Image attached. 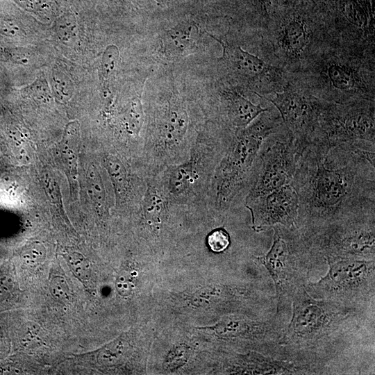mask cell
I'll return each instance as SVG.
<instances>
[{
	"label": "cell",
	"mask_w": 375,
	"mask_h": 375,
	"mask_svg": "<svg viewBox=\"0 0 375 375\" xmlns=\"http://www.w3.org/2000/svg\"><path fill=\"white\" fill-rule=\"evenodd\" d=\"M244 204L251 213V228L256 232L276 225L295 226L299 201L290 183L264 196L245 201Z\"/></svg>",
	"instance_id": "cell-11"
},
{
	"label": "cell",
	"mask_w": 375,
	"mask_h": 375,
	"mask_svg": "<svg viewBox=\"0 0 375 375\" xmlns=\"http://www.w3.org/2000/svg\"><path fill=\"white\" fill-rule=\"evenodd\" d=\"M218 40L223 47V58L238 72L249 77L267 74L273 67L258 57L246 51L238 45Z\"/></svg>",
	"instance_id": "cell-15"
},
{
	"label": "cell",
	"mask_w": 375,
	"mask_h": 375,
	"mask_svg": "<svg viewBox=\"0 0 375 375\" xmlns=\"http://www.w3.org/2000/svg\"><path fill=\"white\" fill-rule=\"evenodd\" d=\"M280 119V115H272L268 110L247 126L235 128L211 179L208 197L210 215H222L244 199L261 144L269 135L278 131Z\"/></svg>",
	"instance_id": "cell-2"
},
{
	"label": "cell",
	"mask_w": 375,
	"mask_h": 375,
	"mask_svg": "<svg viewBox=\"0 0 375 375\" xmlns=\"http://www.w3.org/2000/svg\"><path fill=\"white\" fill-rule=\"evenodd\" d=\"M300 234L317 263L375 258L374 215L334 222Z\"/></svg>",
	"instance_id": "cell-6"
},
{
	"label": "cell",
	"mask_w": 375,
	"mask_h": 375,
	"mask_svg": "<svg viewBox=\"0 0 375 375\" xmlns=\"http://www.w3.org/2000/svg\"><path fill=\"white\" fill-rule=\"evenodd\" d=\"M327 274L315 283L308 282L307 292L312 297L340 303L360 310L374 303L375 259L326 260Z\"/></svg>",
	"instance_id": "cell-7"
},
{
	"label": "cell",
	"mask_w": 375,
	"mask_h": 375,
	"mask_svg": "<svg viewBox=\"0 0 375 375\" xmlns=\"http://www.w3.org/2000/svg\"><path fill=\"white\" fill-rule=\"evenodd\" d=\"M66 260L74 274L83 281L89 278L90 265L88 259L81 253L73 251L67 253Z\"/></svg>",
	"instance_id": "cell-24"
},
{
	"label": "cell",
	"mask_w": 375,
	"mask_h": 375,
	"mask_svg": "<svg viewBox=\"0 0 375 375\" xmlns=\"http://www.w3.org/2000/svg\"><path fill=\"white\" fill-rule=\"evenodd\" d=\"M292 317L281 344L289 348L320 354L319 351L338 335L357 310L340 303L311 297L305 287L294 295Z\"/></svg>",
	"instance_id": "cell-4"
},
{
	"label": "cell",
	"mask_w": 375,
	"mask_h": 375,
	"mask_svg": "<svg viewBox=\"0 0 375 375\" xmlns=\"http://www.w3.org/2000/svg\"><path fill=\"white\" fill-rule=\"evenodd\" d=\"M79 138L78 122L77 120L69 122L65 126L60 149L64 165L72 176L76 174L77 147Z\"/></svg>",
	"instance_id": "cell-16"
},
{
	"label": "cell",
	"mask_w": 375,
	"mask_h": 375,
	"mask_svg": "<svg viewBox=\"0 0 375 375\" xmlns=\"http://www.w3.org/2000/svg\"><path fill=\"white\" fill-rule=\"evenodd\" d=\"M119 50L115 44L108 45L101 56V75L105 82L113 76L119 60Z\"/></svg>",
	"instance_id": "cell-21"
},
{
	"label": "cell",
	"mask_w": 375,
	"mask_h": 375,
	"mask_svg": "<svg viewBox=\"0 0 375 375\" xmlns=\"http://www.w3.org/2000/svg\"><path fill=\"white\" fill-rule=\"evenodd\" d=\"M272 228L274 234L269 251L254 257V260L271 276L276 290L275 313L284 318L291 308L294 295L308 282L317 262L295 227L276 225Z\"/></svg>",
	"instance_id": "cell-5"
},
{
	"label": "cell",
	"mask_w": 375,
	"mask_h": 375,
	"mask_svg": "<svg viewBox=\"0 0 375 375\" xmlns=\"http://www.w3.org/2000/svg\"><path fill=\"white\" fill-rule=\"evenodd\" d=\"M115 286L120 295L129 296L133 290L132 278L126 272H121L116 279Z\"/></svg>",
	"instance_id": "cell-29"
},
{
	"label": "cell",
	"mask_w": 375,
	"mask_h": 375,
	"mask_svg": "<svg viewBox=\"0 0 375 375\" xmlns=\"http://www.w3.org/2000/svg\"><path fill=\"white\" fill-rule=\"evenodd\" d=\"M374 151L365 142L304 149L290 183L299 197L300 233L374 215Z\"/></svg>",
	"instance_id": "cell-1"
},
{
	"label": "cell",
	"mask_w": 375,
	"mask_h": 375,
	"mask_svg": "<svg viewBox=\"0 0 375 375\" xmlns=\"http://www.w3.org/2000/svg\"><path fill=\"white\" fill-rule=\"evenodd\" d=\"M231 137L232 133L215 130L200 132L185 161L153 176L165 197L197 216L210 215L208 197L211 179Z\"/></svg>",
	"instance_id": "cell-3"
},
{
	"label": "cell",
	"mask_w": 375,
	"mask_h": 375,
	"mask_svg": "<svg viewBox=\"0 0 375 375\" xmlns=\"http://www.w3.org/2000/svg\"><path fill=\"white\" fill-rule=\"evenodd\" d=\"M210 249L215 253L226 250L230 244L228 233L223 228H219L211 231L206 240Z\"/></svg>",
	"instance_id": "cell-27"
},
{
	"label": "cell",
	"mask_w": 375,
	"mask_h": 375,
	"mask_svg": "<svg viewBox=\"0 0 375 375\" xmlns=\"http://www.w3.org/2000/svg\"><path fill=\"white\" fill-rule=\"evenodd\" d=\"M308 40L306 28L301 21L293 19L284 26L282 43L289 53H300L307 44Z\"/></svg>",
	"instance_id": "cell-17"
},
{
	"label": "cell",
	"mask_w": 375,
	"mask_h": 375,
	"mask_svg": "<svg viewBox=\"0 0 375 375\" xmlns=\"http://www.w3.org/2000/svg\"><path fill=\"white\" fill-rule=\"evenodd\" d=\"M223 98L225 117L235 128L247 126L261 113L269 110L260 104L253 103L235 90L226 92Z\"/></svg>",
	"instance_id": "cell-14"
},
{
	"label": "cell",
	"mask_w": 375,
	"mask_h": 375,
	"mask_svg": "<svg viewBox=\"0 0 375 375\" xmlns=\"http://www.w3.org/2000/svg\"><path fill=\"white\" fill-rule=\"evenodd\" d=\"M119 344H115L102 349L98 355L99 362L103 365L112 362L116 357L115 355L119 352L120 348Z\"/></svg>",
	"instance_id": "cell-30"
},
{
	"label": "cell",
	"mask_w": 375,
	"mask_h": 375,
	"mask_svg": "<svg viewBox=\"0 0 375 375\" xmlns=\"http://www.w3.org/2000/svg\"><path fill=\"white\" fill-rule=\"evenodd\" d=\"M327 74L331 83L338 90H350L357 85L355 72L344 65H330L327 69Z\"/></svg>",
	"instance_id": "cell-20"
},
{
	"label": "cell",
	"mask_w": 375,
	"mask_h": 375,
	"mask_svg": "<svg viewBox=\"0 0 375 375\" xmlns=\"http://www.w3.org/2000/svg\"><path fill=\"white\" fill-rule=\"evenodd\" d=\"M24 92L35 101L42 103H50L53 94L48 81L43 77L37 78L24 88Z\"/></svg>",
	"instance_id": "cell-22"
},
{
	"label": "cell",
	"mask_w": 375,
	"mask_h": 375,
	"mask_svg": "<svg viewBox=\"0 0 375 375\" xmlns=\"http://www.w3.org/2000/svg\"><path fill=\"white\" fill-rule=\"evenodd\" d=\"M53 97L60 103H67L72 98L74 85L70 77L62 70L54 68L50 79Z\"/></svg>",
	"instance_id": "cell-19"
},
{
	"label": "cell",
	"mask_w": 375,
	"mask_h": 375,
	"mask_svg": "<svg viewBox=\"0 0 375 375\" xmlns=\"http://www.w3.org/2000/svg\"><path fill=\"white\" fill-rule=\"evenodd\" d=\"M299 151L287 130L269 135L262 143L253 162L243 202L271 193L292 181Z\"/></svg>",
	"instance_id": "cell-8"
},
{
	"label": "cell",
	"mask_w": 375,
	"mask_h": 375,
	"mask_svg": "<svg viewBox=\"0 0 375 375\" xmlns=\"http://www.w3.org/2000/svg\"><path fill=\"white\" fill-rule=\"evenodd\" d=\"M198 33V27L191 22L181 23L165 31L160 37L162 53L170 60L188 56L196 47Z\"/></svg>",
	"instance_id": "cell-13"
},
{
	"label": "cell",
	"mask_w": 375,
	"mask_h": 375,
	"mask_svg": "<svg viewBox=\"0 0 375 375\" xmlns=\"http://www.w3.org/2000/svg\"><path fill=\"white\" fill-rule=\"evenodd\" d=\"M53 28L61 43L67 47L75 44L78 35V26L74 13L66 12L57 17Z\"/></svg>",
	"instance_id": "cell-18"
},
{
	"label": "cell",
	"mask_w": 375,
	"mask_h": 375,
	"mask_svg": "<svg viewBox=\"0 0 375 375\" xmlns=\"http://www.w3.org/2000/svg\"><path fill=\"white\" fill-rule=\"evenodd\" d=\"M103 165L114 189L115 206H133L137 210L144 198L147 178L138 172L133 174L121 157L114 153L103 156Z\"/></svg>",
	"instance_id": "cell-12"
},
{
	"label": "cell",
	"mask_w": 375,
	"mask_h": 375,
	"mask_svg": "<svg viewBox=\"0 0 375 375\" xmlns=\"http://www.w3.org/2000/svg\"><path fill=\"white\" fill-rule=\"evenodd\" d=\"M13 1L22 8L31 12H37L44 8L42 0H13Z\"/></svg>",
	"instance_id": "cell-31"
},
{
	"label": "cell",
	"mask_w": 375,
	"mask_h": 375,
	"mask_svg": "<svg viewBox=\"0 0 375 375\" xmlns=\"http://www.w3.org/2000/svg\"><path fill=\"white\" fill-rule=\"evenodd\" d=\"M22 258L24 262L28 265L41 264L46 258V249L42 244H30L23 251Z\"/></svg>",
	"instance_id": "cell-28"
},
{
	"label": "cell",
	"mask_w": 375,
	"mask_h": 375,
	"mask_svg": "<svg viewBox=\"0 0 375 375\" xmlns=\"http://www.w3.org/2000/svg\"><path fill=\"white\" fill-rule=\"evenodd\" d=\"M279 112L287 130L294 137L299 156L312 142L324 106L291 89L269 99Z\"/></svg>",
	"instance_id": "cell-10"
},
{
	"label": "cell",
	"mask_w": 375,
	"mask_h": 375,
	"mask_svg": "<svg viewBox=\"0 0 375 375\" xmlns=\"http://www.w3.org/2000/svg\"><path fill=\"white\" fill-rule=\"evenodd\" d=\"M0 55L3 60L12 64L27 66L33 60V53L24 47H7L1 49Z\"/></svg>",
	"instance_id": "cell-23"
},
{
	"label": "cell",
	"mask_w": 375,
	"mask_h": 375,
	"mask_svg": "<svg viewBox=\"0 0 375 375\" xmlns=\"http://www.w3.org/2000/svg\"><path fill=\"white\" fill-rule=\"evenodd\" d=\"M49 290L53 298L60 302L67 303L72 299L70 288L63 276H53L49 283Z\"/></svg>",
	"instance_id": "cell-26"
},
{
	"label": "cell",
	"mask_w": 375,
	"mask_h": 375,
	"mask_svg": "<svg viewBox=\"0 0 375 375\" xmlns=\"http://www.w3.org/2000/svg\"><path fill=\"white\" fill-rule=\"evenodd\" d=\"M0 34L6 38L16 40L24 36V30L21 23L15 17L0 16Z\"/></svg>",
	"instance_id": "cell-25"
},
{
	"label": "cell",
	"mask_w": 375,
	"mask_h": 375,
	"mask_svg": "<svg viewBox=\"0 0 375 375\" xmlns=\"http://www.w3.org/2000/svg\"><path fill=\"white\" fill-rule=\"evenodd\" d=\"M359 142L374 144V111L356 106L324 107L310 144L330 148Z\"/></svg>",
	"instance_id": "cell-9"
}]
</instances>
